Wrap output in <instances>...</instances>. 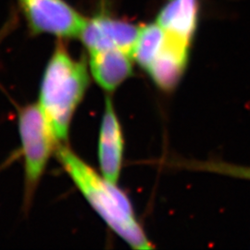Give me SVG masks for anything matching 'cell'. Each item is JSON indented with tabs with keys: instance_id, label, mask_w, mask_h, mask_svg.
Here are the masks:
<instances>
[{
	"instance_id": "cell-1",
	"label": "cell",
	"mask_w": 250,
	"mask_h": 250,
	"mask_svg": "<svg viewBox=\"0 0 250 250\" xmlns=\"http://www.w3.org/2000/svg\"><path fill=\"white\" fill-rule=\"evenodd\" d=\"M56 154L76 188L117 235L134 250L153 249L134 216L128 197L117 185L99 175L65 146L59 144Z\"/></svg>"
},
{
	"instance_id": "cell-2",
	"label": "cell",
	"mask_w": 250,
	"mask_h": 250,
	"mask_svg": "<svg viewBox=\"0 0 250 250\" xmlns=\"http://www.w3.org/2000/svg\"><path fill=\"white\" fill-rule=\"evenodd\" d=\"M88 83L86 62L74 59L60 42L46 65L38 103L59 143L67 139L72 117Z\"/></svg>"
},
{
	"instance_id": "cell-3",
	"label": "cell",
	"mask_w": 250,
	"mask_h": 250,
	"mask_svg": "<svg viewBox=\"0 0 250 250\" xmlns=\"http://www.w3.org/2000/svg\"><path fill=\"white\" fill-rule=\"evenodd\" d=\"M19 131L24 158L27 199L32 197L59 141L38 104L29 105L19 115Z\"/></svg>"
},
{
	"instance_id": "cell-4",
	"label": "cell",
	"mask_w": 250,
	"mask_h": 250,
	"mask_svg": "<svg viewBox=\"0 0 250 250\" xmlns=\"http://www.w3.org/2000/svg\"><path fill=\"white\" fill-rule=\"evenodd\" d=\"M31 34L78 38L86 17L66 0H16Z\"/></svg>"
},
{
	"instance_id": "cell-5",
	"label": "cell",
	"mask_w": 250,
	"mask_h": 250,
	"mask_svg": "<svg viewBox=\"0 0 250 250\" xmlns=\"http://www.w3.org/2000/svg\"><path fill=\"white\" fill-rule=\"evenodd\" d=\"M140 26L102 10L86 19L79 39L88 53L119 49L133 53Z\"/></svg>"
},
{
	"instance_id": "cell-6",
	"label": "cell",
	"mask_w": 250,
	"mask_h": 250,
	"mask_svg": "<svg viewBox=\"0 0 250 250\" xmlns=\"http://www.w3.org/2000/svg\"><path fill=\"white\" fill-rule=\"evenodd\" d=\"M124 156V137L111 99L106 100L99 142V161L101 174L117 185Z\"/></svg>"
},
{
	"instance_id": "cell-7",
	"label": "cell",
	"mask_w": 250,
	"mask_h": 250,
	"mask_svg": "<svg viewBox=\"0 0 250 250\" xmlns=\"http://www.w3.org/2000/svg\"><path fill=\"white\" fill-rule=\"evenodd\" d=\"M166 36L161 52L146 71L161 89L170 91L177 85L186 71L190 44Z\"/></svg>"
},
{
	"instance_id": "cell-8",
	"label": "cell",
	"mask_w": 250,
	"mask_h": 250,
	"mask_svg": "<svg viewBox=\"0 0 250 250\" xmlns=\"http://www.w3.org/2000/svg\"><path fill=\"white\" fill-rule=\"evenodd\" d=\"M90 72L100 87L107 92L116 90L133 75V56L112 49L89 53Z\"/></svg>"
},
{
	"instance_id": "cell-9",
	"label": "cell",
	"mask_w": 250,
	"mask_h": 250,
	"mask_svg": "<svg viewBox=\"0 0 250 250\" xmlns=\"http://www.w3.org/2000/svg\"><path fill=\"white\" fill-rule=\"evenodd\" d=\"M197 0H168L161 9L157 22L167 35L191 44L197 29Z\"/></svg>"
},
{
	"instance_id": "cell-10",
	"label": "cell",
	"mask_w": 250,
	"mask_h": 250,
	"mask_svg": "<svg viewBox=\"0 0 250 250\" xmlns=\"http://www.w3.org/2000/svg\"><path fill=\"white\" fill-rule=\"evenodd\" d=\"M166 36L165 31L157 21L140 26L132 56L144 70L149 67L158 54L161 52L166 42Z\"/></svg>"
},
{
	"instance_id": "cell-11",
	"label": "cell",
	"mask_w": 250,
	"mask_h": 250,
	"mask_svg": "<svg viewBox=\"0 0 250 250\" xmlns=\"http://www.w3.org/2000/svg\"><path fill=\"white\" fill-rule=\"evenodd\" d=\"M186 167L250 180V168L248 167H242V166H236V165L227 164L223 162H213V161L191 162V163H187Z\"/></svg>"
},
{
	"instance_id": "cell-12",
	"label": "cell",
	"mask_w": 250,
	"mask_h": 250,
	"mask_svg": "<svg viewBox=\"0 0 250 250\" xmlns=\"http://www.w3.org/2000/svg\"><path fill=\"white\" fill-rule=\"evenodd\" d=\"M18 24V16L15 12L10 14L4 24L0 27V45L10 36Z\"/></svg>"
}]
</instances>
